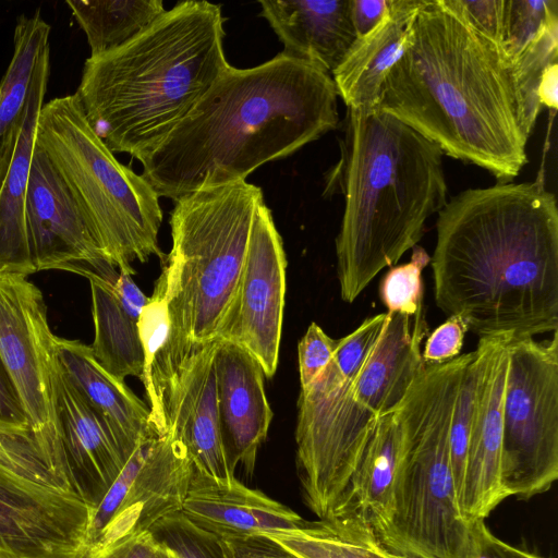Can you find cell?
Returning a JSON list of instances; mask_svg holds the SVG:
<instances>
[{"mask_svg":"<svg viewBox=\"0 0 558 558\" xmlns=\"http://www.w3.org/2000/svg\"><path fill=\"white\" fill-rule=\"evenodd\" d=\"M223 37L221 5L186 0L87 58L75 95L106 146L138 159L161 143L230 66Z\"/></svg>","mask_w":558,"mask_h":558,"instance_id":"5","label":"cell"},{"mask_svg":"<svg viewBox=\"0 0 558 558\" xmlns=\"http://www.w3.org/2000/svg\"><path fill=\"white\" fill-rule=\"evenodd\" d=\"M331 75L282 52L253 68L230 65L187 116L137 160L159 197L245 181L338 126Z\"/></svg>","mask_w":558,"mask_h":558,"instance_id":"2","label":"cell"},{"mask_svg":"<svg viewBox=\"0 0 558 558\" xmlns=\"http://www.w3.org/2000/svg\"><path fill=\"white\" fill-rule=\"evenodd\" d=\"M287 258L271 211L262 202L254 214L245 260L218 339L254 356L265 377L277 371L286 296Z\"/></svg>","mask_w":558,"mask_h":558,"instance_id":"13","label":"cell"},{"mask_svg":"<svg viewBox=\"0 0 558 558\" xmlns=\"http://www.w3.org/2000/svg\"><path fill=\"white\" fill-rule=\"evenodd\" d=\"M94 510L31 432H0V550L12 558H84Z\"/></svg>","mask_w":558,"mask_h":558,"instance_id":"9","label":"cell"},{"mask_svg":"<svg viewBox=\"0 0 558 558\" xmlns=\"http://www.w3.org/2000/svg\"><path fill=\"white\" fill-rule=\"evenodd\" d=\"M510 336L481 337L476 347L477 385L459 502L471 523L485 520L507 497L501 483L502 398Z\"/></svg>","mask_w":558,"mask_h":558,"instance_id":"15","label":"cell"},{"mask_svg":"<svg viewBox=\"0 0 558 558\" xmlns=\"http://www.w3.org/2000/svg\"><path fill=\"white\" fill-rule=\"evenodd\" d=\"M0 432L28 433V418L0 359ZM32 433V432H31Z\"/></svg>","mask_w":558,"mask_h":558,"instance_id":"39","label":"cell"},{"mask_svg":"<svg viewBox=\"0 0 558 558\" xmlns=\"http://www.w3.org/2000/svg\"><path fill=\"white\" fill-rule=\"evenodd\" d=\"M377 107L499 183L527 162L532 132L509 64L445 0H424Z\"/></svg>","mask_w":558,"mask_h":558,"instance_id":"3","label":"cell"},{"mask_svg":"<svg viewBox=\"0 0 558 558\" xmlns=\"http://www.w3.org/2000/svg\"><path fill=\"white\" fill-rule=\"evenodd\" d=\"M88 279L92 293L94 341L92 351L99 364L117 378L124 380L144 375V353L140 340L138 320L142 308L123 301L116 291L118 274L102 276L89 268L73 270Z\"/></svg>","mask_w":558,"mask_h":558,"instance_id":"26","label":"cell"},{"mask_svg":"<svg viewBox=\"0 0 558 558\" xmlns=\"http://www.w3.org/2000/svg\"><path fill=\"white\" fill-rule=\"evenodd\" d=\"M192 471L184 447L168 432L143 440L94 510L86 555L148 533L181 511Z\"/></svg>","mask_w":558,"mask_h":558,"instance_id":"12","label":"cell"},{"mask_svg":"<svg viewBox=\"0 0 558 558\" xmlns=\"http://www.w3.org/2000/svg\"><path fill=\"white\" fill-rule=\"evenodd\" d=\"M442 151L378 107L348 108L341 157L325 192L344 195L336 238L340 295L352 303L417 245L447 203Z\"/></svg>","mask_w":558,"mask_h":558,"instance_id":"4","label":"cell"},{"mask_svg":"<svg viewBox=\"0 0 558 558\" xmlns=\"http://www.w3.org/2000/svg\"><path fill=\"white\" fill-rule=\"evenodd\" d=\"M214 364L227 464L233 474L239 463L252 473L274 416L265 392L263 367L248 352L223 340H217Z\"/></svg>","mask_w":558,"mask_h":558,"instance_id":"17","label":"cell"},{"mask_svg":"<svg viewBox=\"0 0 558 558\" xmlns=\"http://www.w3.org/2000/svg\"><path fill=\"white\" fill-rule=\"evenodd\" d=\"M424 0H389L383 20L353 41L331 73L338 96L348 108L373 109L381 85L402 57Z\"/></svg>","mask_w":558,"mask_h":558,"instance_id":"24","label":"cell"},{"mask_svg":"<svg viewBox=\"0 0 558 558\" xmlns=\"http://www.w3.org/2000/svg\"><path fill=\"white\" fill-rule=\"evenodd\" d=\"M66 5L86 35L90 57L122 46L166 11L162 0H68Z\"/></svg>","mask_w":558,"mask_h":558,"instance_id":"28","label":"cell"},{"mask_svg":"<svg viewBox=\"0 0 558 558\" xmlns=\"http://www.w3.org/2000/svg\"><path fill=\"white\" fill-rule=\"evenodd\" d=\"M26 230L35 271H72L85 267L110 276L118 272L97 242L64 181L35 143L26 204Z\"/></svg>","mask_w":558,"mask_h":558,"instance_id":"14","label":"cell"},{"mask_svg":"<svg viewBox=\"0 0 558 558\" xmlns=\"http://www.w3.org/2000/svg\"><path fill=\"white\" fill-rule=\"evenodd\" d=\"M266 535L300 558H408L390 549L362 519L336 514L299 530Z\"/></svg>","mask_w":558,"mask_h":558,"instance_id":"27","label":"cell"},{"mask_svg":"<svg viewBox=\"0 0 558 558\" xmlns=\"http://www.w3.org/2000/svg\"><path fill=\"white\" fill-rule=\"evenodd\" d=\"M507 349L501 483L507 497L527 499L558 477V331L510 337Z\"/></svg>","mask_w":558,"mask_h":558,"instance_id":"10","label":"cell"},{"mask_svg":"<svg viewBox=\"0 0 558 558\" xmlns=\"http://www.w3.org/2000/svg\"><path fill=\"white\" fill-rule=\"evenodd\" d=\"M227 558H300L266 534L221 537Z\"/></svg>","mask_w":558,"mask_h":558,"instance_id":"38","label":"cell"},{"mask_svg":"<svg viewBox=\"0 0 558 558\" xmlns=\"http://www.w3.org/2000/svg\"><path fill=\"white\" fill-rule=\"evenodd\" d=\"M428 333L424 310L414 317L388 313L374 349L352 385L353 399L379 417L397 410L423 371L421 345Z\"/></svg>","mask_w":558,"mask_h":558,"instance_id":"22","label":"cell"},{"mask_svg":"<svg viewBox=\"0 0 558 558\" xmlns=\"http://www.w3.org/2000/svg\"><path fill=\"white\" fill-rule=\"evenodd\" d=\"M217 340L185 359L163 390L166 432L185 449L193 465L220 480H231L220 436L215 351Z\"/></svg>","mask_w":558,"mask_h":558,"instance_id":"16","label":"cell"},{"mask_svg":"<svg viewBox=\"0 0 558 558\" xmlns=\"http://www.w3.org/2000/svg\"><path fill=\"white\" fill-rule=\"evenodd\" d=\"M56 413L71 483L94 509L132 456L61 373L54 378Z\"/></svg>","mask_w":558,"mask_h":558,"instance_id":"18","label":"cell"},{"mask_svg":"<svg viewBox=\"0 0 558 558\" xmlns=\"http://www.w3.org/2000/svg\"><path fill=\"white\" fill-rule=\"evenodd\" d=\"M445 2L471 28L501 52L505 0H445Z\"/></svg>","mask_w":558,"mask_h":558,"instance_id":"34","label":"cell"},{"mask_svg":"<svg viewBox=\"0 0 558 558\" xmlns=\"http://www.w3.org/2000/svg\"><path fill=\"white\" fill-rule=\"evenodd\" d=\"M474 351L426 364L397 408L403 456L392 512L381 541L408 558H464L470 523L460 511L449 427L465 365Z\"/></svg>","mask_w":558,"mask_h":558,"instance_id":"7","label":"cell"},{"mask_svg":"<svg viewBox=\"0 0 558 558\" xmlns=\"http://www.w3.org/2000/svg\"><path fill=\"white\" fill-rule=\"evenodd\" d=\"M337 340L311 323L298 344L300 389L308 387L333 357Z\"/></svg>","mask_w":558,"mask_h":558,"instance_id":"35","label":"cell"},{"mask_svg":"<svg viewBox=\"0 0 558 558\" xmlns=\"http://www.w3.org/2000/svg\"><path fill=\"white\" fill-rule=\"evenodd\" d=\"M154 558H174V557L170 553H168L166 549L159 547V549Z\"/></svg>","mask_w":558,"mask_h":558,"instance_id":"43","label":"cell"},{"mask_svg":"<svg viewBox=\"0 0 558 558\" xmlns=\"http://www.w3.org/2000/svg\"><path fill=\"white\" fill-rule=\"evenodd\" d=\"M464 558H544L529 550L512 546L496 537L484 520L470 523V538Z\"/></svg>","mask_w":558,"mask_h":558,"instance_id":"37","label":"cell"},{"mask_svg":"<svg viewBox=\"0 0 558 558\" xmlns=\"http://www.w3.org/2000/svg\"><path fill=\"white\" fill-rule=\"evenodd\" d=\"M430 256L418 245L412 248L410 262L392 266L383 277L379 296L387 313H400L414 317L423 310V269Z\"/></svg>","mask_w":558,"mask_h":558,"instance_id":"32","label":"cell"},{"mask_svg":"<svg viewBox=\"0 0 558 558\" xmlns=\"http://www.w3.org/2000/svg\"><path fill=\"white\" fill-rule=\"evenodd\" d=\"M181 512L220 538L299 530L307 523L293 510L235 477L216 478L194 465Z\"/></svg>","mask_w":558,"mask_h":558,"instance_id":"19","label":"cell"},{"mask_svg":"<svg viewBox=\"0 0 558 558\" xmlns=\"http://www.w3.org/2000/svg\"><path fill=\"white\" fill-rule=\"evenodd\" d=\"M50 74V47L38 62L14 147L0 181V271L29 276L35 271L27 239L25 204L35 149L37 120Z\"/></svg>","mask_w":558,"mask_h":558,"instance_id":"23","label":"cell"},{"mask_svg":"<svg viewBox=\"0 0 558 558\" xmlns=\"http://www.w3.org/2000/svg\"><path fill=\"white\" fill-rule=\"evenodd\" d=\"M0 558H12L10 555H8L7 553L0 550Z\"/></svg>","mask_w":558,"mask_h":558,"instance_id":"44","label":"cell"},{"mask_svg":"<svg viewBox=\"0 0 558 558\" xmlns=\"http://www.w3.org/2000/svg\"><path fill=\"white\" fill-rule=\"evenodd\" d=\"M477 385L476 351L465 365L449 427V453L458 505L460 502ZM460 508V507H459Z\"/></svg>","mask_w":558,"mask_h":558,"instance_id":"31","label":"cell"},{"mask_svg":"<svg viewBox=\"0 0 558 558\" xmlns=\"http://www.w3.org/2000/svg\"><path fill=\"white\" fill-rule=\"evenodd\" d=\"M27 277L0 271V359L34 438L69 476L56 413V335L48 324L43 292Z\"/></svg>","mask_w":558,"mask_h":558,"instance_id":"11","label":"cell"},{"mask_svg":"<svg viewBox=\"0 0 558 558\" xmlns=\"http://www.w3.org/2000/svg\"><path fill=\"white\" fill-rule=\"evenodd\" d=\"M50 33V25L39 12L16 20L13 56L0 82V145L25 110L39 59L49 48Z\"/></svg>","mask_w":558,"mask_h":558,"instance_id":"29","label":"cell"},{"mask_svg":"<svg viewBox=\"0 0 558 558\" xmlns=\"http://www.w3.org/2000/svg\"><path fill=\"white\" fill-rule=\"evenodd\" d=\"M35 143L47 155L83 211L97 242L118 269L151 255L162 221L159 196L122 165L88 123L75 94L44 104Z\"/></svg>","mask_w":558,"mask_h":558,"instance_id":"8","label":"cell"},{"mask_svg":"<svg viewBox=\"0 0 558 558\" xmlns=\"http://www.w3.org/2000/svg\"><path fill=\"white\" fill-rule=\"evenodd\" d=\"M402 456L403 430L395 410L376 420L350 483L331 515H355L381 539L391 518Z\"/></svg>","mask_w":558,"mask_h":558,"instance_id":"25","label":"cell"},{"mask_svg":"<svg viewBox=\"0 0 558 558\" xmlns=\"http://www.w3.org/2000/svg\"><path fill=\"white\" fill-rule=\"evenodd\" d=\"M148 533L174 558H227L220 537L196 526L181 511L163 517Z\"/></svg>","mask_w":558,"mask_h":558,"instance_id":"30","label":"cell"},{"mask_svg":"<svg viewBox=\"0 0 558 558\" xmlns=\"http://www.w3.org/2000/svg\"><path fill=\"white\" fill-rule=\"evenodd\" d=\"M537 98L541 107L557 109L558 106V65H550L543 74L538 88Z\"/></svg>","mask_w":558,"mask_h":558,"instance_id":"42","label":"cell"},{"mask_svg":"<svg viewBox=\"0 0 558 558\" xmlns=\"http://www.w3.org/2000/svg\"><path fill=\"white\" fill-rule=\"evenodd\" d=\"M259 4L262 16L283 44L281 52L329 75L356 38L350 0H263Z\"/></svg>","mask_w":558,"mask_h":558,"instance_id":"21","label":"cell"},{"mask_svg":"<svg viewBox=\"0 0 558 558\" xmlns=\"http://www.w3.org/2000/svg\"><path fill=\"white\" fill-rule=\"evenodd\" d=\"M389 0H350L351 20L356 37L373 29L386 15Z\"/></svg>","mask_w":558,"mask_h":558,"instance_id":"41","label":"cell"},{"mask_svg":"<svg viewBox=\"0 0 558 558\" xmlns=\"http://www.w3.org/2000/svg\"><path fill=\"white\" fill-rule=\"evenodd\" d=\"M466 331L460 317L449 316L427 337L422 352L424 363L439 364L459 356Z\"/></svg>","mask_w":558,"mask_h":558,"instance_id":"36","label":"cell"},{"mask_svg":"<svg viewBox=\"0 0 558 558\" xmlns=\"http://www.w3.org/2000/svg\"><path fill=\"white\" fill-rule=\"evenodd\" d=\"M436 305L481 337L558 331V208L539 181L468 189L438 211Z\"/></svg>","mask_w":558,"mask_h":558,"instance_id":"1","label":"cell"},{"mask_svg":"<svg viewBox=\"0 0 558 558\" xmlns=\"http://www.w3.org/2000/svg\"><path fill=\"white\" fill-rule=\"evenodd\" d=\"M158 549L150 534L145 533L89 553L84 558H154Z\"/></svg>","mask_w":558,"mask_h":558,"instance_id":"40","label":"cell"},{"mask_svg":"<svg viewBox=\"0 0 558 558\" xmlns=\"http://www.w3.org/2000/svg\"><path fill=\"white\" fill-rule=\"evenodd\" d=\"M61 373L81 398L105 421L129 453L159 436L147 407L125 384L106 371L90 345L54 336Z\"/></svg>","mask_w":558,"mask_h":558,"instance_id":"20","label":"cell"},{"mask_svg":"<svg viewBox=\"0 0 558 558\" xmlns=\"http://www.w3.org/2000/svg\"><path fill=\"white\" fill-rule=\"evenodd\" d=\"M170 215L172 247L165 256L168 338L147 395L151 418L165 421L167 381L192 354L218 339L242 274L252 222L263 192L246 181L177 198Z\"/></svg>","mask_w":558,"mask_h":558,"instance_id":"6","label":"cell"},{"mask_svg":"<svg viewBox=\"0 0 558 558\" xmlns=\"http://www.w3.org/2000/svg\"><path fill=\"white\" fill-rule=\"evenodd\" d=\"M166 281L162 274L155 282L153 295L148 298L138 320L140 340L144 353V384L146 396L151 387V374L168 338V313L165 298Z\"/></svg>","mask_w":558,"mask_h":558,"instance_id":"33","label":"cell"}]
</instances>
